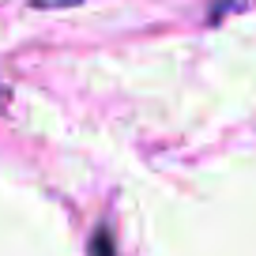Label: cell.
Listing matches in <instances>:
<instances>
[{"label": "cell", "mask_w": 256, "mask_h": 256, "mask_svg": "<svg viewBox=\"0 0 256 256\" xmlns=\"http://www.w3.org/2000/svg\"><path fill=\"white\" fill-rule=\"evenodd\" d=\"M90 256H113V238L106 230L94 234V241H90Z\"/></svg>", "instance_id": "1"}, {"label": "cell", "mask_w": 256, "mask_h": 256, "mask_svg": "<svg viewBox=\"0 0 256 256\" xmlns=\"http://www.w3.org/2000/svg\"><path fill=\"white\" fill-rule=\"evenodd\" d=\"M38 8H72V4H83V0H30Z\"/></svg>", "instance_id": "2"}]
</instances>
